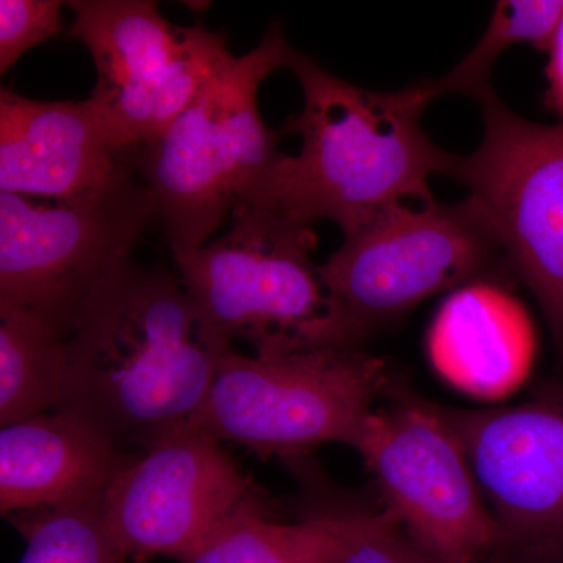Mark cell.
Masks as SVG:
<instances>
[{
    "instance_id": "44dd1931",
    "label": "cell",
    "mask_w": 563,
    "mask_h": 563,
    "mask_svg": "<svg viewBox=\"0 0 563 563\" xmlns=\"http://www.w3.org/2000/svg\"><path fill=\"white\" fill-rule=\"evenodd\" d=\"M343 563H439L420 550L388 510L352 515Z\"/></svg>"
},
{
    "instance_id": "5b68a950",
    "label": "cell",
    "mask_w": 563,
    "mask_h": 563,
    "mask_svg": "<svg viewBox=\"0 0 563 563\" xmlns=\"http://www.w3.org/2000/svg\"><path fill=\"white\" fill-rule=\"evenodd\" d=\"M387 384L362 347L284 355L225 352L196 431L263 455L296 457L324 443L354 448Z\"/></svg>"
},
{
    "instance_id": "8992f818",
    "label": "cell",
    "mask_w": 563,
    "mask_h": 563,
    "mask_svg": "<svg viewBox=\"0 0 563 563\" xmlns=\"http://www.w3.org/2000/svg\"><path fill=\"white\" fill-rule=\"evenodd\" d=\"M158 222L132 166L58 201L0 191V303L38 314L68 336L85 303Z\"/></svg>"
},
{
    "instance_id": "9c48e42d",
    "label": "cell",
    "mask_w": 563,
    "mask_h": 563,
    "mask_svg": "<svg viewBox=\"0 0 563 563\" xmlns=\"http://www.w3.org/2000/svg\"><path fill=\"white\" fill-rule=\"evenodd\" d=\"M479 102L483 141L451 177L468 188L563 351V124L518 117L492 88Z\"/></svg>"
},
{
    "instance_id": "4fadbf2b",
    "label": "cell",
    "mask_w": 563,
    "mask_h": 563,
    "mask_svg": "<svg viewBox=\"0 0 563 563\" xmlns=\"http://www.w3.org/2000/svg\"><path fill=\"white\" fill-rule=\"evenodd\" d=\"M90 102H43L0 91V191L58 201L129 168Z\"/></svg>"
},
{
    "instance_id": "52a82bcc",
    "label": "cell",
    "mask_w": 563,
    "mask_h": 563,
    "mask_svg": "<svg viewBox=\"0 0 563 563\" xmlns=\"http://www.w3.org/2000/svg\"><path fill=\"white\" fill-rule=\"evenodd\" d=\"M510 269L492 225L472 199L396 207L318 266L351 343L418 303Z\"/></svg>"
},
{
    "instance_id": "8fae6325",
    "label": "cell",
    "mask_w": 563,
    "mask_h": 563,
    "mask_svg": "<svg viewBox=\"0 0 563 563\" xmlns=\"http://www.w3.org/2000/svg\"><path fill=\"white\" fill-rule=\"evenodd\" d=\"M102 512L129 559L181 563L240 518L269 515L265 496L220 442L196 429L166 437L122 466Z\"/></svg>"
},
{
    "instance_id": "e0dca14e",
    "label": "cell",
    "mask_w": 563,
    "mask_h": 563,
    "mask_svg": "<svg viewBox=\"0 0 563 563\" xmlns=\"http://www.w3.org/2000/svg\"><path fill=\"white\" fill-rule=\"evenodd\" d=\"M352 515H317L277 523L247 515L218 533L190 563H343Z\"/></svg>"
},
{
    "instance_id": "7c38bea8",
    "label": "cell",
    "mask_w": 563,
    "mask_h": 563,
    "mask_svg": "<svg viewBox=\"0 0 563 563\" xmlns=\"http://www.w3.org/2000/svg\"><path fill=\"white\" fill-rule=\"evenodd\" d=\"M440 410L503 533L562 537L563 390L501 409Z\"/></svg>"
},
{
    "instance_id": "ac0fdd59",
    "label": "cell",
    "mask_w": 563,
    "mask_h": 563,
    "mask_svg": "<svg viewBox=\"0 0 563 563\" xmlns=\"http://www.w3.org/2000/svg\"><path fill=\"white\" fill-rule=\"evenodd\" d=\"M563 16V0H503L465 57L442 79L432 80L437 98L465 95L479 101L490 90V74L496 60L515 44H531L548 52Z\"/></svg>"
},
{
    "instance_id": "277c9868",
    "label": "cell",
    "mask_w": 563,
    "mask_h": 563,
    "mask_svg": "<svg viewBox=\"0 0 563 563\" xmlns=\"http://www.w3.org/2000/svg\"><path fill=\"white\" fill-rule=\"evenodd\" d=\"M224 235L174 255L177 276L203 320L252 355H284L351 343L312 255L313 224L276 207L246 202Z\"/></svg>"
},
{
    "instance_id": "6da1fadb",
    "label": "cell",
    "mask_w": 563,
    "mask_h": 563,
    "mask_svg": "<svg viewBox=\"0 0 563 563\" xmlns=\"http://www.w3.org/2000/svg\"><path fill=\"white\" fill-rule=\"evenodd\" d=\"M231 350L177 274L125 258L92 291L66 336L68 390L60 410L90 421L136 457L195 428Z\"/></svg>"
},
{
    "instance_id": "7a4b0ae2",
    "label": "cell",
    "mask_w": 563,
    "mask_h": 563,
    "mask_svg": "<svg viewBox=\"0 0 563 563\" xmlns=\"http://www.w3.org/2000/svg\"><path fill=\"white\" fill-rule=\"evenodd\" d=\"M288 69L303 102L282 132L301 136V151L282 155L251 202L307 224L335 222L351 236L404 203L435 201L429 179L451 176L459 155L440 150L422 131V113L437 98L432 80L369 91L296 49Z\"/></svg>"
},
{
    "instance_id": "5bb4252c",
    "label": "cell",
    "mask_w": 563,
    "mask_h": 563,
    "mask_svg": "<svg viewBox=\"0 0 563 563\" xmlns=\"http://www.w3.org/2000/svg\"><path fill=\"white\" fill-rule=\"evenodd\" d=\"M433 372L474 399L498 402L523 387L537 355L536 325L523 302L496 279L455 288L426 335Z\"/></svg>"
},
{
    "instance_id": "3957f363",
    "label": "cell",
    "mask_w": 563,
    "mask_h": 563,
    "mask_svg": "<svg viewBox=\"0 0 563 563\" xmlns=\"http://www.w3.org/2000/svg\"><path fill=\"white\" fill-rule=\"evenodd\" d=\"M292 52L276 22L255 49L229 57L161 139L124 155L154 198L173 255L209 243L272 176L285 133L263 122L258 88L274 70L288 68Z\"/></svg>"
},
{
    "instance_id": "ba28073f",
    "label": "cell",
    "mask_w": 563,
    "mask_h": 563,
    "mask_svg": "<svg viewBox=\"0 0 563 563\" xmlns=\"http://www.w3.org/2000/svg\"><path fill=\"white\" fill-rule=\"evenodd\" d=\"M68 5L98 70L88 102L122 155L161 139L231 57L222 33L174 25L151 0Z\"/></svg>"
},
{
    "instance_id": "30bf717a",
    "label": "cell",
    "mask_w": 563,
    "mask_h": 563,
    "mask_svg": "<svg viewBox=\"0 0 563 563\" xmlns=\"http://www.w3.org/2000/svg\"><path fill=\"white\" fill-rule=\"evenodd\" d=\"M354 450L387 510L439 563H476L501 539L465 448L442 410L421 402L374 409Z\"/></svg>"
},
{
    "instance_id": "d6986e66",
    "label": "cell",
    "mask_w": 563,
    "mask_h": 563,
    "mask_svg": "<svg viewBox=\"0 0 563 563\" xmlns=\"http://www.w3.org/2000/svg\"><path fill=\"white\" fill-rule=\"evenodd\" d=\"M7 520L25 540L20 563H125L129 559L107 523L102 503L33 510Z\"/></svg>"
},
{
    "instance_id": "7402d4cb",
    "label": "cell",
    "mask_w": 563,
    "mask_h": 563,
    "mask_svg": "<svg viewBox=\"0 0 563 563\" xmlns=\"http://www.w3.org/2000/svg\"><path fill=\"white\" fill-rule=\"evenodd\" d=\"M547 65V106L563 124V16L551 43Z\"/></svg>"
},
{
    "instance_id": "9a60e30c",
    "label": "cell",
    "mask_w": 563,
    "mask_h": 563,
    "mask_svg": "<svg viewBox=\"0 0 563 563\" xmlns=\"http://www.w3.org/2000/svg\"><path fill=\"white\" fill-rule=\"evenodd\" d=\"M90 421L68 410L40 413L0 431V512L102 503L132 461Z\"/></svg>"
},
{
    "instance_id": "ffe728a7",
    "label": "cell",
    "mask_w": 563,
    "mask_h": 563,
    "mask_svg": "<svg viewBox=\"0 0 563 563\" xmlns=\"http://www.w3.org/2000/svg\"><path fill=\"white\" fill-rule=\"evenodd\" d=\"M62 2L2 0L0 2V74L9 73L22 55L63 32Z\"/></svg>"
},
{
    "instance_id": "2e32d148",
    "label": "cell",
    "mask_w": 563,
    "mask_h": 563,
    "mask_svg": "<svg viewBox=\"0 0 563 563\" xmlns=\"http://www.w3.org/2000/svg\"><path fill=\"white\" fill-rule=\"evenodd\" d=\"M68 390L66 339L21 307L0 303V422L55 412Z\"/></svg>"
}]
</instances>
